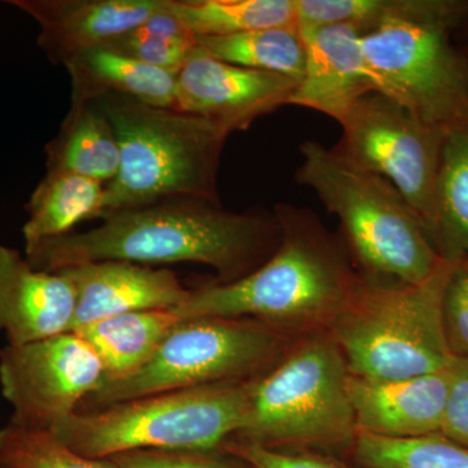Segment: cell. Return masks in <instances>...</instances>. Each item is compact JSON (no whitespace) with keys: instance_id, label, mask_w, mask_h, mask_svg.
Instances as JSON below:
<instances>
[{"instance_id":"obj_23","label":"cell","mask_w":468,"mask_h":468,"mask_svg":"<svg viewBox=\"0 0 468 468\" xmlns=\"http://www.w3.org/2000/svg\"><path fill=\"white\" fill-rule=\"evenodd\" d=\"M167 11L196 37L297 27L295 0H167Z\"/></svg>"},{"instance_id":"obj_18","label":"cell","mask_w":468,"mask_h":468,"mask_svg":"<svg viewBox=\"0 0 468 468\" xmlns=\"http://www.w3.org/2000/svg\"><path fill=\"white\" fill-rule=\"evenodd\" d=\"M70 104L92 103L107 94L176 110V75L110 50L88 52L67 66Z\"/></svg>"},{"instance_id":"obj_28","label":"cell","mask_w":468,"mask_h":468,"mask_svg":"<svg viewBox=\"0 0 468 468\" xmlns=\"http://www.w3.org/2000/svg\"><path fill=\"white\" fill-rule=\"evenodd\" d=\"M442 326L452 356L468 359V261L452 264L443 291Z\"/></svg>"},{"instance_id":"obj_22","label":"cell","mask_w":468,"mask_h":468,"mask_svg":"<svg viewBox=\"0 0 468 468\" xmlns=\"http://www.w3.org/2000/svg\"><path fill=\"white\" fill-rule=\"evenodd\" d=\"M106 184L64 172L48 171L27 203L23 228L26 252L46 239L72 232L81 221L101 214Z\"/></svg>"},{"instance_id":"obj_13","label":"cell","mask_w":468,"mask_h":468,"mask_svg":"<svg viewBox=\"0 0 468 468\" xmlns=\"http://www.w3.org/2000/svg\"><path fill=\"white\" fill-rule=\"evenodd\" d=\"M41 27L39 46L64 67L104 50L165 8V0H12Z\"/></svg>"},{"instance_id":"obj_12","label":"cell","mask_w":468,"mask_h":468,"mask_svg":"<svg viewBox=\"0 0 468 468\" xmlns=\"http://www.w3.org/2000/svg\"><path fill=\"white\" fill-rule=\"evenodd\" d=\"M300 81L211 57L197 46L176 75V110L203 117L228 134L288 106Z\"/></svg>"},{"instance_id":"obj_26","label":"cell","mask_w":468,"mask_h":468,"mask_svg":"<svg viewBox=\"0 0 468 468\" xmlns=\"http://www.w3.org/2000/svg\"><path fill=\"white\" fill-rule=\"evenodd\" d=\"M197 48V38L165 8L140 27L120 37L104 50L143 61L177 75Z\"/></svg>"},{"instance_id":"obj_10","label":"cell","mask_w":468,"mask_h":468,"mask_svg":"<svg viewBox=\"0 0 468 468\" xmlns=\"http://www.w3.org/2000/svg\"><path fill=\"white\" fill-rule=\"evenodd\" d=\"M340 125L343 137L335 153L354 167L389 181L428 233L446 132L378 91L356 101Z\"/></svg>"},{"instance_id":"obj_27","label":"cell","mask_w":468,"mask_h":468,"mask_svg":"<svg viewBox=\"0 0 468 468\" xmlns=\"http://www.w3.org/2000/svg\"><path fill=\"white\" fill-rule=\"evenodd\" d=\"M0 463L8 468H120L110 458L86 457L51 431L9 423L0 430Z\"/></svg>"},{"instance_id":"obj_5","label":"cell","mask_w":468,"mask_h":468,"mask_svg":"<svg viewBox=\"0 0 468 468\" xmlns=\"http://www.w3.org/2000/svg\"><path fill=\"white\" fill-rule=\"evenodd\" d=\"M297 183L310 187L340 221V236L360 276L372 282L419 284L441 266L426 228L381 176L354 167L316 141L300 147Z\"/></svg>"},{"instance_id":"obj_25","label":"cell","mask_w":468,"mask_h":468,"mask_svg":"<svg viewBox=\"0 0 468 468\" xmlns=\"http://www.w3.org/2000/svg\"><path fill=\"white\" fill-rule=\"evenodd\" d=\"M349 462L356 468H468V448L441 433L412 439L358 433Z\"/></svg>"},{"instance_id":"obj_21","label":"cell","mask_w":468,"mask_h":468,"mask_svg":"<svg viewBox=\"0 0 468 468\" xmlns=\"http://www.w3.org/2000/svg\"><path fill=\"white\" fill-rule=\"evenodd\" d=\"M48 171L82 176L109 184L120 165L112 125L92 103L70 104L57 137L48 144Z\"/></svg>"},{"instance_id":"obj_19","label":"cell","mask_w":468,"mask_h":468,"mask_svg":"<svg viewBox=\"0 0 468 468\" xmlns=\"http://www.w3.org/2000/svg\"><path fill=\"white\" fill-rule=\"evenodd\" d=\"M180 320L174 310L135 311L75 332L97 351L104 367L103 384H107L133 377L149 365Z\"/></svg>"},{"instance_id":"obj_3","label":"cell","mask_w":468,"mask_h":468,"mask_svg":"<svg viewBox=\"0 0 468 468\" xmlns=\"http://www.w3.org/2000/svg\"><path fill=\"white\" fill-rule=\"evenodd\" d=\"M115 132L119 171L106 185L101 214L169 199L220 203L218 168L228 137L220 126L124 95L92 101Z\"/></svg>"},{"instance_id":"obj_7","label":"cell","mask_w":468,"mask_h":468,"mask_svg":"<svg viewBox=\"0 0 468 468\" xmlns=\"http://www.w3.org/2000/svg\"><path fill=\"white\" fill-rule=\"evenodd\" d=\"M254 381L168 390L77 411L51 432L80 454L101 460L135 451H221L243 426Z\"/></svg>"},{"instance_id":"obj_6","label":"cell","mask_w":468,"mask_h":468,"mask_svg":"<svg viewBox=\"0 0 468 468\" xmlns=\"http://www.w3.org/2000/svg\"><path fill=\"white\" fill-rule=\"evenodd\" d=\"M467 21L468 0H393L360 36L381 92L445 132L468 119V48L452 41Z\"/></svg>"},{"instance_id":"obj_1","label":"cell","mask_w":468,"mask_h":468,"mask_svg":"<svg viewBox=\"0 0 468 468\" xmlns=\"http://www.w3.org/2000/svg\"><path fill=\"white\" fill-rule=\"evenodd\" d=\"M100 226L46 239L26 252L37 270L101 261L147 266L198 263L217 272L218 284L250 275L270 260L280 243L275 214L227 211L221 203L169 199L101 215Z\"/></svg>"},{"instance_id":"obj_8","label":"cell","mask_w":468,"mask_h":468,"mask_svg":"<svg viewBox=\"0 0 468 468\" xmlns=\"http://www.w3.org/2000/svg\"><path fill=\"white\" fill-rule=\"evenodd\" d=\"M452 264L443 261L419 284L362 286L329 326L353 377L396 380L448 369L454 362L442 326Z\"/></svg>"},{"instance_id":"obj_30","label":"cell","mask_w":468,"mask_h":468,"mask_svg":"<svg viewBox=\"0 0 468 468\" xmlns=\"http://www.w3.org/2000/svg\"><path fill=\"white\" fill-rule=\"evenodd\" d=\"M223 451L252 468H349L345 462L310 452H277L252 443L228 440Z\"/></svg>"},{"instance_id":"obj_4","label":"cell","mask_w":468,"mask_h":468,"mask_svg":"<svg viewBox=\"0 0 468 468\" xmlns=\"http://www.w3.org/2000/svg\"><path fill=\"white\" fill-rule=\"evenodd\" d=\"M347 378L346 360L328 329L298 335L275 367L252 383L248 414L232 440L346 463L359 433Z\"/></svg>"},{"instance_id":"obj_14","label":"cell","mask_w":468,"mask_h":468,"mask_svg":"<svg viewBox=\"0 0 468 468\" xmlns=\"http://www.w3.org/2000/svg\"><path fill=\"white\" fill-rule=\"evenodd\" d=\"M300 33L306 64L289 104L316 111L340 124L356 101L369 92H381L363 52L358 27L338 24Z\"/></svg>"},{"instance_id":"obj_20","label":"cell","mask_w":468,"mask_h":468,"mask_svg":"<svg viewBox=\"0 0 468 468\" xmlns=\"http://www.w3.org/2000/svg\"><path fill=\"white\" fill-rule=\"evenodd\" d=\"M428 237L448 263L468 261V119L448 129Z\"/></svg>"},{"instance_id":"obj_32","label":"cell","mask_w":468,"mask_h":468,"mask_svg":"<svg viewBox=\"0 0 468 468\" xmlns=\"http://www.w3.org/2000/svg\"><path fill=\"white\" fill-rule=\"evenodd\" d=\"M462 30H463L464 34H466L467 38H468V21L466 23V26H464L463 29H462Z\"/></svg>"},{"instance_id":"obj_33","label":"cell","mask_w":468,"mask_h":468,"mask_svg":"<svg viewBox=\"0 0 468 468\" xmlns=\"http://www.w3.org/2000/svg\"><path fill=\"white\" fill-rule=\"evenodd\" d=\"M0 468H8V467L5 466V464L0 463Z\"/></svg>"},{"instance_id":"obj_24","label":"cell","mask_w":468,"mask_h":468,"mask_svg":"<svg viewBox=\"0 0 468 468\" xmlns=\"http://www.w3.org/2000/svg\"><path fill=\"white\" fill-rule=\"evenodd\" d=\"M196 38L201 50L226 63L279 73L298 81L303 77L306 50L298 27H270Z\"/></svg>"},{"instance_id":"obj_2","label":"cell","mask_w":468,"mask_h":468,"mask_svg":"<svg viewBox=\"0 0 468 468\" xmlns=\"http://www.w3.org/2000/svg\"><path fill=\"white\" fill-rule=\"evenodd\" d=\"M280 243L266 263L237 282L190 291L181 320L220 316L270 323L292 334L328 329L362 286L340 234L315 212L277 203Z\"/></svg>"},{"instance_id":"obj_16","label":"cell","mask_w":468,"mask_h":468,"mask_svg":"<svg viewBox=\"0 0 468 468\" xmlns=\"http://www.w3.org/2000/svg\"><path fill=\"white\" fill-rule=\"evenodd\" d=\"M449 368L396 380L349 374L347 396L358 432L387 439L440 433L451 383Z\"/></svg>"},{"instance_id":"obj_15","label":"cell","mask_w":468,"mask_h":468,"mask_svg":"<svg viewBox=\"0 0 468 468\" xmlns=\"http://www.w3.org/2000/svg\"><path fill=\"white\" fill-rule=\"evenodd\" d=\"M76 291L73 331L91 323L135 313L175 310L190 294L174 271L128 261H101L57 271Z\"/></svg>"},{"instance_id":"obj_11","label":"cell","mask_w":468,"mask_h":468,"mask_svg":"<svg viewBox=\"0 0 468 468\" xmlns=\"http://www.w3.org/2000/svg\"><path fill=\"white\" fill-rule=\"evenodd\" d=\"M103 381L100 356L76 332L0 350V388L17 426L54 430Z\"/></svg>"},{"instance_id":"obj_9","label":"cell","mask_w":468,"mask_h":468,"mask_svg":"<svg viewBox=\"0 0 468 468\" xmlns=\"http://www.w3.org/2000/svg\"><path fill=\"white\" fill-rule=\"evenodd\" d=\"M298 335L250 318L180 320L149 365L125 380L101 384L79 411L168 390L250 383L275 367Z\"/></svg>"},{"instance_id":"obj_17","label":"cell","mask_w":468,"mask_h":468,"mask_svg":"<svg viewBox=\"0 0 468 468\" xmlns=\"http://www.w3.org/2000/svg\"><path fill=\"white\" fill-rule=\"evenodd\" d=\"M76 291L61 272L37 270L0 245V331L8 345H27L73 331Z\"/></svg>"},{"instance_id":"obj_31","label":"cell","mask_w":468,"mask_h":468,"mask_svg":"<svg viewBox=\"0 0 468 468\" xmlns=\"http://www.w3.org/2000/svg\"><path fill=\"white\" fill-rule=\"evenodd\" d=\"M449 371L451 383L440 433L468 448V359L455 358Z\"/></svg>"},{"instance_id":"obj_29","label":"cell","mask_w":468,"mask_h":468,"mask_svg":"<svg viewBox=\"0 0 468 468\" xmlns=\"http://www.w3.org/2000/svg\"><path fill=\"white\" fill-rule=\"evenodd\" d=\"M120 468H252L221 451H135L111 457Z\"/></svg>"}]
</instances>
